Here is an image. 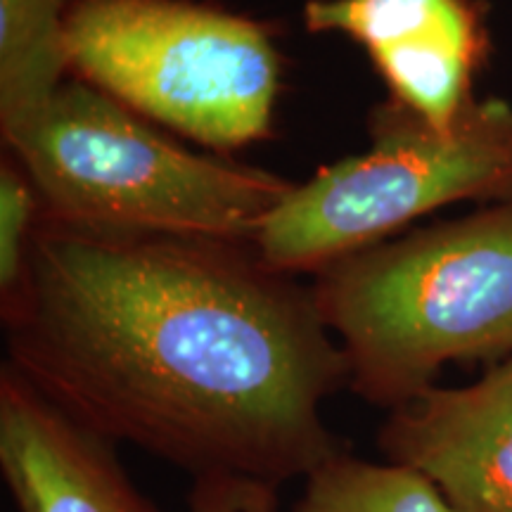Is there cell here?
<instances>
[{
    "label": "cell",
    "instance_id": "3",
    "mask_svg": "<svg viewBox=\"0 0 512 512\" xmlns=\"http://www.w3.org/2000/svg\"><path fill=\"white\" fill-rule=\"evenodd\" d=\"M43 216L95 233L252 242L294 183L185 150L91 83L64 81L8 145Z\"/></svg>",
    "mask_w": 512,
    "mask_h": 512
},
{
    "label": "cell",
    "instance_id": "6",
    "mask_svg": "<svg viewBox=\"0 0 512 512\" xmlns=\"http://www.w3.org/2000/svg\"><path fill=\"white\" fill-rule=\"evenodd\" d=\"M313 34H344L368 50L394 102L427 124L453 126L475 102V76L489 57L477 0H309Z\"/></svg>",
    "mask_w": 512,
    "mask_h": 512
},
{
    "label": "cell",
    "instance_id": "4",
    "mask_svg": "<svg viewBox=\"0 0 512 512\" xmlns=\"http://www.w3.org/2000/svg\"><path fill=\"white\" fill-rule=\"evenodd\" d=\"M368 133V152L294 185L264 221L252 247L268 268L316 275L448 204L512 200L510 102L475 100L439 128L387 100Z\"/></svg>",
    "mask_w": 512,
    "mask_h": 512
},
{
    "label": "cell",
    "instance_id": "5",
    "mask_svg": "<svg viewBox=\"0 0 512 512\" xmlns=\"http://www.w3.org/2000/svg\"><path fill=\"white\" fill-rule=\"evenodd\" d=\"M69 69L214 150L271 136L280 57L261 24L188 0H74Z\"/></svg>",
    "mask_w": 512,
    "mask_h": 512
},
{
    "label": "cell",
    "instance_id": "7",
    "mask_svg": "<svg viewBox=\"0 0 512 512\" xmlns=\"http://www.w3.org/2000/svg\"><path fill=\"white\" fill-rule=\"evenodd\" d=\"M380 448L430 479L453 512H512V356L475 384L392 408Z\"/></svg>",
    "mask_w": 512,
    "mask_h": 512
},
{
    "label": "cell",
    "instance_id": "9",
    "mask_svg": "<svg viewBox=\"0 0 512 512\" xmlns=\"http://www.w3.org/2000/svg\"><path fill=\"white\" fill-rule=\"evenodd\" d=\"M74 0H0V133L22 136L69 69L64 19Z\"/></svg>",
    "mask_w": 512,
    "mask_h": 512
},
{
    "label": "cell",
    "instance_id": "8",
    "mask_svg": "<svg viewBox=\"0 0 512 512\" xmlns=\"http://www.w3.org/2000/svg\"><path fill=\"white\" fill-rule=\"evenodd\" d=\"M0 470L19 512H159L128 479L112 441L8 363L0 370Z\"/></svg>",
    "mask_w": 512,
    "mask_h": 512
},
{
    "label": "cell",
    "instance_id": "12",
    "mask_svg": "<svg viewBox=\"0 0 512 512\" xmlns=\"http://www.w3.org/2000/svg\"><path fill=\"white\" fill-rule=\"evenodd\" d=\"M278 489L242 477H197L190 512H275Z\"/></svg>",
    "mask_w": 512,
    "mask_h": 512
},
{
    "label": "cell",
    "instance_id": "2",
    "mask_svg": "<svg viewBox=\"0 0 512 512\" xmlns=\"http://www.w3.org/2000/svg\"><path fill=\"white\" fill-rule=\"evenodd\" d=\"M311 292L347 384L389 411L446 363L510 358L512 200L344 256Z\"/></svg>",
    "mask_w": 512,
    "mask_h": 512
},
{
    "label": "cell",
    "instance_id": "11",
    "mask_svg": "<svg viewBox=\"0 0 512 512\" xmlns=\"http://www.w3.org/2000/svg\"><path fill=\"white\" fill-rule=\"evenodd\" d=\"M41 219V197L27 171L17 164V159H3V166H0V306H3V313L12 309L27 280L31 247H34Z\"/></svg>",
    "mask_w": 512,
    "mask_h": 512
},
{
    "label": "cell",
    "instance_id": "10",
    "mask_svg": "<svg viewBox=\"0 0 512 512\" xmlns=\"http://www.w3.org/2000/svg\"><path fill=\"white\" fill-rule=\"evenodd\" d=\"M290 512H453L441 491L413 467L368 463L339 451L306 477Z\"/></svg>",
    "mask_w": 512,
    "mask_h": 512
},
{
    "label": "cell",
    "instance_id": "1",
    "mask_svg": "<svg viewBox=\"0 0 512 512\" xmlns=\"http://www.w3.org/2000/svg\"><path fill=\"white\" fill-rule=\"evenodd\" d=\"M8 366L112 444L278 489L344 451L347 363L309 287L242 242L95 233L43 216Z\"/></svg>",
    "mask_w": 512,
    "mask_h": 512
}]
</instances>
